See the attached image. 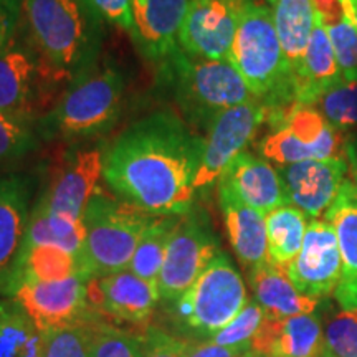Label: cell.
Segmentation results:
<instances>
[{
    "mask_svg": "<svg viewBox=\"0 0 357 357\" xmlns=\"http://www.w3.org/2000/svg\"><path fill=\"white\" fill-rule=\"evenodd\" d=\"M352 3H354V15H356V24H357V0H352Z\"/></svg>",
    "mask_w": 357,
    "mask_h": 357,
    "instance_id": "44",
    "label": "cell"
},
{
    "mask_svg": "<svg viewBox=\"0 0 357 357\" xmlns=\"http://www.w3.org/2000/svg\"><path fill=\"white\" fill-rule=\"evenodd\" d=\"M77 275H82V265L77 255H71L56 247H35L26 250L22 255L15 289L24 281L48 283V281H61Z\"/></svg>",
    "mask_w": 357,
    "mask_h": 357,
    "instance_id": "30",
    "label": "cell"
},
{
    "mask_svg": "<svg viewBox=\"0 0 357 357\" xmlns=\"http://www.w3.org/2000/svg\"><path fill=\"white\" fill-rule=\"evenodd\" d=\"M126 78L113 63H98L63 89L37 123L40 139L56 144L88 142L109 132L121 118Z\"/></svg>",
    "mask_w": 357,
    "mask_h": 357,
    "instance_id": "4",
    "label": "cell"
},
{
    "mask_svg": "<svg viewBox=\"0 0 357 357\" xmlns=\"http://www.w3.org/2000/svg\"><path fill=\"white\" fill-rule=\"evenodd\" d=\"M324 346L331 357H357V310L339 311L326 323Z\"/></svg>",
    "mask_w": 357,
    "mask_h": 357,
    "instance_id": "37",
    "label": "cell"
},
{
    "mask_svg": "<svg viewBox=\"0 0 357 357\" xmlns=\"http://www.w3.org/2000/svg\"><path fill=\"white\" fill-rule=\"evenodd\" d=\"M271 12L281 48L294 78L305 60L318 10L312 0H276Z\"/></svg>",
    "mask_w": 357,
    "mask_h": 357,
    "instance_id": "24",
    "label": "cell"
},
{
    "mask_svg": "<svg viewBox=\"0 0 357 357\" xmlns=\"http://www.w3.org/2000/svg\"><path fill=\"white\" fill-rule=\"evenodd\" d=\"M289 205H294L311 218H323L336 200L347 177L344 159L303 160L278 169Z\"/></svg>",
    "mask_w": 357,
    "mask_h": 357,
    "instance_id": "17",
    "label": "cell"
},
{
    "mask_svg": "<svg viewBox=\"0 0 357 357\" xmlns=\"http://www.w3.org/2000/svg\"><path fill=\"white\" fill-rule=\"evenodd\" d=\"M83 245V220L55 215V213L42 211V208L32 207L22 255H24L26 250L35 247H56L71 253V255L79 257Z\"/></svg>",
    "mask_w": 357,
    "mask_h": 357,
    "instance_id": "26",
    "label": "cell"
},
{
    "mask_svg": "<svg viewBox=\"0 0 357 357\" xmlns=\"http://www.w3.org/2000/svg\"><path fill=\"white\" fill-rule=\"evenodd\" d=\"M229 61L235 66L250 91L266 108L271 131L283 128L301 108L294 93L289 68L273 20V12L260 0H245L240 10Z\"/></svg>",
    "mask_w": 357,
    "mask_h": 357,
    "instance_id": "2",
    "label": "cell"
},
{
    "mask_svg": "<svg viewBox=\"0 0 357 357\" xmlns=\"http://www.w3.org/2000/svg\"><path fill=\"white\" fill-rule=\"evenodd\" d=\"M93 318L42 333L43 357H89V323Z\"/></svg>",
    "mask_w": 357,
    "mask_h": 357,
    "instance_id": "33",
    "label": "cell"
},
{
    "mask_svg": "<svg viewBox=\"0 0 357 357\" xmlns=\"http://www.w3.org/2000/svg\"><path fill=\"white\" fill-rule=\"evenodd\" d=\"M37 178L30 174L0 176V296L12 298L19 276Z\"/></svg>",
    "mask_w": 357,
    "mask_h": 357,
    "instance_id": "12",
    "label": "cell"
},
{
    "mask_svg": "<svg viewBox=\"0 0 357 357\" xmlns=\"http://www.w3.org/2000/svg\"><path fill=\"white\" fill-rule=\"evenodd\" d=\"M142 334L126 331L98 314L89 323V357H141Z\"/></svg>",
    "mask_w": 357,
    "mask_h": 357,
    "instance_id": "31",
    "label": "cell"
},
{
    "mask_svg": "<svg viewBox=\"0 0 357 357\" xmlns=\"http://www.w3.org/2000/svg\"><path fill=\"white\" fill-rule=\"evenodd\" d=\"M88 281L82 275L61 281H24L13 293L40 331L61 328L100 314L88 303Z\"/></svg>",
    "mask_w": 357,
    "mask_h": 357,
    "instance_id": "15",
    "label": "cell"
},
{
    "mask_svg": "<svg viewBox=\"0 0 357 357\" xmlns=\"http://www.w3.org/2000/svg\"><path fill=\"white\" fill-rule=\"evenodd\" d=\"M190 0H132L134 45L159 65L178 48V32Z\"/></svg>",
    "mask_w": 357,
    "mask_h": 357,
    "instance_id": "18",
    "label": "cell"
},
{
    "mask_svg": "<svg viewBox=\"0 0 357 357\" xmlns=\"http://www.w3.org/2000/svg\"><path fill=\"white\" fill-rule=\"evenodd\" d=\"M248 303L242 275L230 257L220 252L192 287L169 307L176 336L207 341L222 331Z\"/></svg>",
    "mask_w": 357,
    "mask_h": 357,
    "instance_id": "7",
    "label": "cell"
},
{
    "mask_svg": "<svg viewBox=\"0 0 357 357\" xmlns=\"http://www.w3.org/2000/svg\"><path fill=\"white\" fill-rule=\"evenodd\" d=\"M248 351H250L248 346L225 347V346L213 344L211 341H204V342L189 341L185 357H240Z\"/></svg>",
    "mask_w": 357,
    "mask_h": 357,
    "instance_id": "41",
    "label": "cell"
},
{
    "mask_svg": "<svg viewBox=\"0 0 357 357\" xmlns=\"http://www.w3.org/2000/svg\"><path fill=\"white\" fill-rule=\"evenodd\" d=\"M204 137L172 109H158L123 129L106 147L102 178L114 197L153 217L194 208Z\"/></svg>",
    "mask_w": 357,
    "mask_h": 357,
    "instance_id": "1",
    "label": "cell"
},
{
    "mask_svg": "<svg viewBox=\"0 0 357 357\" xmlns=\"http://www.w3.org/2000/svg\"><path fill=\"white\" fill-rule=\"evenodd\" d=\"M263 319H265L263 307L255 300H250L243 306V310L235 316V319L227 324L222 331H218L211 339V342L225 347H252V339L258 329H260Z\"/></svg>",
    "mask_w": 357,
    "mask_h": 357,
    "instance_id": "36",
    "label": "cell"
},
{
    "mask_svg": "<svg viewBox=\"0 0 357 357\" xmlns=\"http://www.w3.org/2000/svg\"><path fill=\"white\" fill-rule=\"evenodd\" d=\"M93 8L98 12L106 24L126 30L132 29V0H89Z\"/></svg>",
    "mask_w": 357,
    "mask_h": 357,
    "instance_id": "39",
    "label": "cell"
},
{
    "mask_svg": "<svg viewBox=\"0 0 357 357\" xmlns=\"http://www.w3.org/2000/svg\"><path fill=\"white\" fill-rule=\"evenodd\" d=\"M88 303L109 321L147 328L159 303V293L158 287L123 270L89 280Z\"/></svg>",
    "mask_w": 357,
    "mask_h": 357,
    "instance_id": "16",
    "label": "cell"
},
{
    "mask_svg": "<svg viewBox=\"0 0 357 357\" xmlns=\"http://www.w3.org/2000/svg\"><path fill=\"white\" fill-rule=\"evenodd\" d=\"M265 123L266 108L258 100L234 106L217 116L204 137L202 160L195 177L197 194L220 181Z\"/></svg>",
    "mask_w": 357,
    "mask_h": 357,
    "instance_id": "11",
    "label": "cell"
},
{
    "mask_svg": "<svg viewBox=\"0 0 357 357\" xmlns=\"http://www.w3.org/2000/svg\"><path fill=\"white\" fill-rule=\"evenodd\" d=\"M248 275L255 301L263 307L268 318L283 319L298 314H312L318 307V300H311L298 291L284 268L273 265L270 260L250 270Z\"/></svg>",
    "mask_w": 357,
    "mask_h": 357,
    "instance_id": "23",
    "label": "cell"
},
{
    "mask_svg": "<svg viewBox=\"0 0 357 357\" xmlns=\"http://www.w3.org/2000/svg\"><path fill=\"white\" fill-rule=\"evenodd\" d=\"M240 357H261V356H258V354H255V352L248 351V352H245V354H242Z\"/></svg>",
    "mask_w": 357,
    "mask_h": 357,
    "instance_id": "43",
    "label": "cell"
},
{
    "mask_svg": "<svg viewBox=\"0 0 357 357\" xmlns=\"http://www.w3.org/2000/svg\"><path fill=\"white\" fill-rule=\"evenodd\" d=\"M220 252L217 236L204 212L192 208L178 217L158 280L159 300L164 305L177 301Z\"/></svg>",
    "mask_w": 357,
    "mask_h": 357,
    "instance_id": "10",
    "label": "cell"
},
{
    "mask_svg": "<svg viewBox=\"0 0 357 357\" xmlns=\"http://www.w3.org/2000/svg\"><path fill=\"white\" fill-rule=\"evenodd\" d=\"M294 288L311 300L334 294L342 276L336 230L323 218H312L298 257L284 268Z\"/></svg>",
    "mask_w": 357,
    "mask_h": 357,
    "instance_id": "14",
    "label": "cell"
},
{
    "mask_svg": "<svg viewBox=\"0 0 357 357\" xmlns=\"http://www.w3.org/2000/svg\"><path fill=\"white\" fill-rule=\"evenodd\" d=\"M24 0H0V52L19 30Z\"/></svg>",
    "mask_w": 357,
    "mask_h": 357,
    "instance_id": "40",
    "label": "cell"
},
{
    "mask_svg": "<svg viewBox=\"0 0 357 357\" xmlns=\"http://www.w3.org/2000/svg\"><path fill=\"white\" fill-rule=\"evenodd\" d=\"M0 357H43V334L25 307L0 296Z\"/></svg>",
    "mask_w": 357,
    "mask_h": 357,
    "instance_id": "25",
    "label": "cell"
},
{
    "mask_svg": "<svg viewBox=\"0 0 357 357\" xmlns=\"http://www.w3.org/2000/svg\"><path fill=\"white\" fill-rule=\"evenodd\" d=\"M245 0H190L178 32L187 55L229 60Z\"/></svg>",
    "mask_w": 357,
    "mask_h": 357,
    "instance_id": "13",
    "label": "cell"
},
{
    "mask_svg": "<svg viewBox=\"0 0 357 357\" xmlns=\"http://www.w3.org/2000/svg\"><path fill=\"white\" fill-rule=\"evenodd\" d=\"M321 114L334 128L346 131L357 126V82H342L316 102Z\"/></svg>",
    "mask_w": 357,
    "mask_h": 357,
    "instance_id": "32",
    "label": "cell"
},
{
    "mask_svg": "<svg viewBox=\"0 0 357 357\" xmlns=\"http://www.w3.org/2000/svg\"><path fill=\"white\" fill-rule=\"evenodd\" d=\"M260 2H266V3H270V6H273L276 0H260Z\"/></svg>",
    "mask_w": 357,
    "mask_h": 357,
    "instance_id": "45",
    "label": "cell"
},
{
    "mask_svg": "<svg viewBox=\"0 0 357 357\" xmlns=\"http://www.w3.org/2000/svg\"><path fill=\"white\" fill-rule=\"evenodd\" d=\"M105 151V144L93 141L66 146L48 169L33 207L82 220L84 208L100 189Z\"/></svg>",
    "mask_w": 357,
    "mask_h": 357,
    "instance_id": "9",
    "label": "cell"
},
{
    "mask_svg": "<svg viewBox=\"0 0 357 357\" xmlns=\"http://www.w3.org/2000/svg\"><path fill=\"white\" fill-rule=\"evenodd\" d=\"M154 218L98 189L82 218L84 245L78 258L84 278H101L126 270Z\"/></svg>",
    "mask_w": 357,
    "mask_h": 357,
    "instance_id": "6",
    "label": "cell"
},
{
    "mask_svg": "<svg viewBox=\"0 0 357 357\" xmlns=\"http://www.w3.org/2000/svg\"><path fill=\"white\" fill-rule=\"evenodd\" d=\"M218 184L234 190L245 204L261 215L289 205L278 169L271 166L265 158H258L248 151H243L230 164Z\"/></svg>",
    "mask_w": 357,
    "mask_h": 357,
    "instance_id": "20",
    "label": "cell"
},
{
    "mask_svg": "<svg viewBox=\"0 0 357 357\" xmlns=\"http://www.w3.org/2000/svg\"><path fill=\"white\" fill-rule=\"evenodd\" d=\"M189 341L166 331L160 326L149 324L142 331L141 357H185Z\"/></svg>",
    "mask_w": 357,
    "mask_h": 357,
    "instance_id": "38",
    "label": "cell"
},
{
    "mask_svg": "<svg viewBox=\"0 0 357 357\" xmlns=\"http://www.w3.org/2000/svg\"><path fill=\"white\" fill-rule=\"evenodd\" d=\"M324 357H331V356H328V354H324Z\"/></svg>",
    "mask_w": 357,
    "mask_h": 357,
    "instance_id": "46",
    "label": "cell"
},
{
    "mask_svg": "<svg viewBox=\"0 0 357 357\" xmlns=\"http://www.w3.org/2000/svg\"><path fill=\"white\" fill-rule=\"evenodd\" d=\"M293 82L298 105L307 106V108H314L316 102L329 89L344 82L336 55H334L331 40L328 37L319 13L310 43H307L305 60H303L301 68L294 75Z\"/></svg>",
    "mask_w": 357,
    "mask_h": 357,
    "instance_id": "22",
    "label": "cell"
},
{
    "mask_svg": "<svg viewBox=\"0 0 357 357\" xmlns=\"http://www.w3.org/2000/svg\"><path fill=\"white\" fill-rule=\"evenodd\" d=\"M35 124L0 113V160L20 159L40 147Z\"/></svg>",
    "mask_w": 357,
    "mask_h": 357,
    "instance_id": "34",
    "label": "cell"
},
{
    "mask_svg": "<svg viewBox=\"0 0 357 357\" xmlns=\"http://www.w3.org/2000/svg\"><path fill=\"white\" fill-rule=\"evenodd\" d=\"M323 220L336 230L342 260V280H357V190L349 178H344L336 200Z\"/></svg>",
    "mask_w": 357,
    "mask_h": 357,
    "instance_id": "28",
    "label": "cell"
},
{
    "mask_svg": "<svg viewBox=\"0 0 357 357\" xmlns=\"http://www.w3.org/2000/svg\"><path fill=\"white\" fill-rule=\"evenodd\" d=\"M331 40L334 55L346 82H357V24L344 15L333 24L324 25Z\"/></svg>",
    "mask_w": 357,
    "mask_h": 357,
    "instance_id": "35",
    "label": "cell"
},
{
    "mask_svg": "<svg viewBox=\"0 0 357 357\" xmlns=\"http://www.w3.org/2000/svg\"><path fill=\"white\" fill-rule=\"evenodd\" d=\"M250 351L261 357H324V328L314 314L283 319L265 316Z\"/></svg>",
    "mask_w": 357,
    "mask_h": 357,
    "instance_id": "19",
    "label": "cell"
},
{
    "mask_svg": "<svg viewBox=\"0 0 357 357\" xmlns=\"http://www.w3.org/2000/svg\"><path fill=\"white\" fill-rule=\"evenodd\" d=\"M105 24L89 0H24L26 37L66 86L100 63Z\"/></svg>",
    "mask_w": 357,
    "mask_h": 357,
    "instance_id": "3",
    "label": "cell"
},
{
    "mask_svg": "<svg viewBox=\"0 0 357 357\" xmlns=\"http://www.w3.org/2000/svg\"><path fill=\"white\" fill-rule=\"evenodd\" d=\"M306 213L294 205H283L265 215L268 260L287 268L298 257L307 229Z\"/></svg>",
    "mask_w": 357,
    "mask_h": 357,
    "instance_id": "27",
    "label": "cell"
},
{
    "mask_svg": "<svg viewBox=\"0 0 357 357\" xmlns=\"http://www.w3.org/2000/svg\"><path fill=\"white\" fill-rule=\"evenodd\" d=\"M65 88L20 22L19 30L0 52V113L35 124L52 109Z\"/></svg>",
    "mask_w": 357,
    "mask_h": 357,
    "instance_id": "8",
    "label": "cell"
},
{
    "mask_svg": "<svg viewBox=\"0 0 357 357\" xmlns=\"http://www.w3.org/2000/svg\"><path fill=\"white\" fill-rule=\"evenodd\" d=\"M344 160L347 162V178L357 190V136H351L346 139Z\"/></svg>",
    "mask_w": 357,
    "mask_h": 357,
    "instance_id": "42",
    "label": "cell"
},
{
    "mask_svg": "<svg viewBox=\"0 0 357 357\" xmlns=\"http://www.w3.org/2000/svg\"><path fill=\"white\" fill-rule=\"evenodd\" d=\"M218 202L236 258L247 270L268 261L265 215L243 202L234 190L218 184Z\"/></svg>",
    "mask_w": 357,
    "mask_h": 357,
    "instance_id": "21",
    "label": "cell"
},
{
    "mask_svg": "<svg viewBox=\"0 0 357 357\" xmlns=\"http://www.w3.org/2000/svg\"><path fill=\"white\" fill-rule=\"evenodd\" d=\"M158 82L195 132H207L223 111L257 100L229 60L190 56L181 47L158 65Z\"/></svg>",
    "mask_w": 357,
    "mask_h": 357,
    "instance_id": "5",
    "label": "cell"
},
{
    "mask_svg": "<svg viewBox=\"0 0 357 357\" xmlns=\"http://www.w3.org/2000/svg\"><path fill=\"white\" fill-rule=\"evenodd\" d=\"M178 217L181 215L155 217L142 234L132 260L128 266L131 273L139 276L147 283L154 284V287H158L169 240H171L172 231L176 229Z\"/></svg>",
    "mask_w": 357,
    "mask_h": 357,
    "instance_id": "29",
    "label": "cell"
}]
</instances>
